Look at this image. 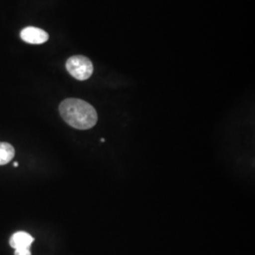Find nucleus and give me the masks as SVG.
<instances>
[{
    "instance_id": "nucleus-1",
    "label": "nucleus",
    "mask_w": 255,
    "mask_h": 255,
    "mask_svg": "<svg viewBox=\"0 0 255 255\" xmlns=\"http://www.w3.org/2000/svg\"><path fill=\"white\" fill-rule=\"evenodd\" d=\"M60 114L64 121L77 129H89L98 122L96 109L86 101L67 99L60 104Z\"/></svg>"
},
{
    "instance_id": "nucleus-2",
    "label": "nucleus",
    "mask_w": 255,
    "mask_h": 255,
    "mask_svg": "<svg viewBox=\"0 0 255 255\" xmlns=\"http://www.w3.org/2000/svg\"><path fill=\"white\" fill-rule=\"evenodd\" d=\"M66 69L68 73L79 81L88 80L94 72L91 61L84 56H73L66 62Z\"/></svg>"
},
{
    "instance_id": "nucleus-3",
    "label": "nucleus",
    "mask_w": 255,
    "mask_h": 255,
    "mask_svg": "<svg viewBox=\"0 0 255 255\" xmlns=\"http://www.w3.org/2000/svg\"><path fill=\"white\" fill-rule=\"evenodd\" d=\"M21 39L27 44L41 45L48 40V34L44 29L35 27H27L20 33Z\"/></svg>"
},
{
    "instance_id": "nucleus-4",
    "label": "nucleus",
    "mask_w": 255,
    "mask_h": 255,
    "mask_svg": "<svg viewBox=\"0 0 255 255\" xmlns=\"http://www.w3.org/2000/svg\"><path fill=\"white\" fill-rule=\"evenodd\" d=\"M34 241V238L31 237L29 234L25 232H17L9 239V245L14 250L16 249H29L32 242Z\"/></svg>"
},
{
    "instance_id": "nucleus-5",
    "label": "nucleus",
    "mask_w": 255,
    "mask_h": 255,
    "mask_svg": "<svg viewBox=\"0 0 255 255\" xmlns=\"http://www.w3.org/2000/svg\"><path fill=\"white\" fill-rule=\"evenodd\" d=\"M15 154L14 148L8 143L0 142V165L7 164L10 162Z\"/></svg>"
},
{
    "instance_id": "nucleus-6",
    "label": "nucleus",
    "mask_w": 255,
    "mask_h": 255,
    "mask_svg": "<svg viewBox=\"0 0 255 255\" xmlns=\"http://www.w3.org/2000/svg\"><path fill=\"white\" fill-rule=\"evenodd\" d=\"M14 255H31L29 249L24 248V249H16L14 252Z\"/></svg>"
},
{
    "instance_id": "nucleus-7",
    "label": "nucleus",
    "mask_w": 255,
    "mask_h": 255,
    "mask_svg": "<svg viewBox=\"0 0 255 255\" xmlns=\"http://www.w3.org/2000/svg\"><path fill=\"white\" fill-rule=\"evenodd\" d=\"M13 165H14V166H18V163H14Z\"/></svg>"
}]
</instances>
